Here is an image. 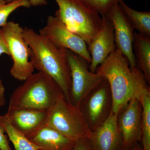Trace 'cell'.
<instances>
[{"instance_id": "9", "label": "cell", "mask_w": 150, "mask_h": 150, "mask_svg": "<svg viewBox=\"0 0 150 150\" xmlns=\"http://www.w3.org/2000/svg\"><path fill=\"white\" fill-rule=\"evenodd\" d=\"M39 33L58 47L70 50L82 56L90 64L91 56L85 41L67 29L56 16L48 17L46 25L39 30Z\"/></svg>"}, {"instance_id": "3", "label": "cell", "mask_w": 150, "mask_h": 150, "mask_svg": "<svg viewBox=\"0 0 150 150\" xmlns=\"http://www.w3.org/2000/svg\"><path fill=\"white\" fill-rule=\"evenodd\" d=\"M63 92L48 75L33 73L12 93L8 110L33 109L48 110L56 103Z\"/></svg>"}, {"instance_id": "17", "label": "cell", "mask_w": 150, "mask_h": 150, "mask_svg": "<svg viewBox=\"0 0 150 150\" xmlns=\"http://www.w3.org/2000/svg\"><path fill=\"white\" fill-rule=\"evenodd\" d=\"M121 9L134 29L139 33L150 36V11H139L133 9L122 1L119 3Z\"/></svg>"}, {"instance_id": "15", "label": "cell", "mask_w": 150, "mask_h": 150, "mask_svg": "<svg viewBox=\"0 0 150 150\" xmlns=\"http://www.w3.org/2000/svg\"><path fill=\"white\" fill-rule=\"evenodd\" d=\"M28 138L41 147L39 150H71L76 143L46 124Z\"/></svg>"}, {"instance_id": "25", "label": "cell", "mask_w": 150, "mask_h": 150, "mask_svg": "<svg viewBox=\"0 0 150 150\" xmlns=\"http://www.w3.org/2000/svg\"><path fill=\"white\" fill-rule=\"evenodd\" d=\"M5 88L2 81L0 79V108L4 106L6 103Z\"/></svg>"}, {"instance_id": "11", "label": "cell", "mask_w": 150, "mask_h": 150, "mask_svg": "<svg viewBox=\"0 0 150 150\" xmlns=\"http://www.w3.org/2000/svg\"><path fill=\"white\" fill-rule=\"evenodd\" d=\"M105 17L113 25L116 49L128 59L130 68L137 67L133 49L134 29L119 4L115 5Z\"/></svg>"}, {"instance_id": "21", "label": "cell", "mask_w": 150, "mask_h": 150, "mask_svg": "<svg viewBox=\"0 0 150 150\" xmlns=\"http://www.w3.org/2000/svg\"><path fill=\"white\" fill-rule=\"evenodd\" d=\"M91 10L102 16L105 17L112 8L123 0H81Z\"/></svg>"}, {"instance_id": "6", "label": "cell", "mask_w": 150, "mask_h": 150, "mask_svg": "<svg viewBox=\"0 0 150 150\" xmlns=\"http://www.w3.org/2000/svg\"><path fill=\"white\" fill-rule=\"evenodd\" d=\"M1 29L13 62L10 74L17 80L24 81L35 69L31 60V49L23 38V28L17 23L10 21Z\"/></svg>"}, {"instance_id": "27", "label": "cell", "mask_w": 150, "mask_h": 150, "mask_svg": "<svg viewBox=\"0 0 150 150\" xmlns=\"http://www.w3.org/2000/svg\"><path fill=\"white\" fill-rule=\"evenodd\" d=\"M129 150H143L142 144L138 143L135 146Z\"/></svg>"}, {"instance_id": "23", "label": "cell", "mask_w": 150, "mask_h": 150, "mask_svg": "<svg viewBox=\"0 0 150 150\" xmlns=\"http://www.w3.org/2000/svg\"><path fill=\"white\" fill-rule=\"evenodd\" d=\"M71 150H93L88 139L79 140L76 143Z\"/></svg>"}, {"instance_id": "10", "label": "cell", "mask_w": 150, "mask_h": 150, "mask_svg": "<svg viewBox=\"0 0 150 150\" xmlns=\"http://www.w3.org/2000/svg\"><path fill=\"white\" fill-rule=\"evenodd\" d=\"M142 107L137 98L130 100L117 114V124L122 138V150H129L141 140Z\"/></svg>"}, {"instance_id": "8", "label": "cell", "mask_w": 150, "mask_h": 150, "mask_svg": "<svg viewBox=\"0 0 150 150\" xmlns=\"http://www.w3.org/2000/svg\"><path fill=\"white\" fill-rule=\"evenodd\" d=\"M79 107L92 131L100 126L112 112V95L107 80L104 78Z\"/></svg>"}, {"instance_id": "26", "label": "cell", "mask_w": 150, "mask_h": 150, "mask_svg": "<svg viewBox=\"0 0 150 150\" xmlns=\"http://www.w3.org/2000/svg\"><path fill=\"white\" fill-rule=\"evenodd\" d=\"M13 0H6L7 3H10ZM30 4L31 6H36L46 5L47 4L46 0H29Z\"/></svg>"}, {"instance_id": "12", "label": "cell", "mask_w": 150, "mask_h": 150, "mask_svg": "<svg viewBox=\"0 0 150 150\" xmlns=\"http://www.w3.org/2000/svg\"><path fill=\"white\" fill-rule=\"evenodd\" d=\"M103 27L88 45L91 62L89 70L96 73V69L116 50L114 28L110 21L105 17Z\"/></svg>"}, {"instance_id": "13", "label": "cell", "mask_w": 150, "mask_h": 150, "mask_svg": "<svg viewBox=\"0 0 150 150\" xmlns=\"http://www.w3.org/2000/svg\"><path fill=\"white\" fill-rule=\"evenodd\" d=\"M48 110L21 109L8 110L2 118L27 138L46 124Z\"/></svg>"}, {"instance_id": "22", "label": "cell", "mask_w": 150, "mask_h": 150, "mask_svg": "<svg viewBox=\"0 0 150 150\" xmlns=\"http://www.w3.org/2000/svg\"><path fill=\"white\" fill-rule=\"evenodd\" d=\"M0 119V150H12Z\"/></svg>"}, {"instance_id": "24", "label": "cell", "mask_w": 150, "mask_h": 150, "mask_svg": "<svg viewBox=\"0 0 150 150\" xmlns=\"http://www.w3.org/2000/svg\"><path fill=\"white\" fill-rule=\"evenodd\" d=\"M6 54L10 56V53L6 43L1 28H0V56L2 54Z\"/></svg>"}, {"instance_id": "20", "label": "cell", "mask_w": 150, "mask_h": 150, "mask_svg": "<svg viewBox=\"0 0 150 150\" xmlns=\"http://www.w3.org/2000/svg\"><path fill=\"white\" fill-rule=\"evenodd\" d=\"M30 6L29 0H13L8 3L6 0H0V27H2L7 24L10 15L17 9L21 7Z\"/></svg>"}, {"instance_id": "7", "label": "cell", "mask_w": 150, "mask_h": 150, "mask_svg": "<svg viewBox=\"0 0 150 150\" xmlns=\"http://www.w3.org/2000/svg\"><path fill=\"white\" fill-rule=\"evenodd\" d=\"M67 56L71 78L70 101L79 107L86 96L104 78L98 73L91 71L89 63L82 56L68 49Z\"/></svg>"}, {"instance_id": "19", "label": "cell", "mask_w": 150, "mask_h": 150, "mask_svg": "<svg viewBox=\"0 0 150 150\" xmlns=\"http://www.w3.org/2000/svg\"><path fill=\"white\" fill-rule=\"evenodd\" d=\"M142 107L141 140L143 150H150V92L144 94L139 100Z\"/></svg>"}, {"instance_id": "2", "label": "cell", "mask_w": 150, "mask_h": 150, "mask_svg": "<svg viewBox=\"0 0 150 150\" xmlns=\"http://www.w3.org/2000/svg\"><path fill=\"white\" fill-rule=\"evenodd\" d=\"M23 34L31 49V60L34 69L52 78L62 90L67 101L71 102V78L67 49L56 46L31 28H25Z\"/></svg>"}, {"instance_id": "14", "label": "cell", "mask_w": 150, "mask_h": 150, "mask_svg": "<svg viewBox=\"0 0 150 150\" xmlns=\"http://www.w3.org/2000/svg\"><path fill=\"white\" fill-rule=\"evenodd\" d=\"M89 140L93 150H122L123 138L117 124V113L111 112L100 126L92 131Z\"/></svg>"}, {"instance_id": "16", "label": "cell", "mask_w": 150, "mask_h": 150, "mask_svg": "<svg viewBox=\"0 0 150 150\" xmlns=\"http://www.w3.org/2000/svg\"><path fill=\"white\" fill-rule=\"evenodd\" d=\"M133 49L137 67L144 75L147 83L150 82V36L135 33Z\"/></svg>"}, {"instance_id": "1", "label": "cell", "mask_w": 150, "mask_h": 150, "mask_svg": "<svg viewBox=\"0 0 150 150\" xmlns=\"http://www.w3.org/2000/svg\"><path fill=\"white\" fill-rule=\"evenodd\" d=\"M129 61L115 50L96 69V72L107 80L111 91L112 112L117 113L133 98L139 100L150 92L143 73L138 68H130Z\"/></svg>"}, {"instance_id": "5", "label": "cell", "mask_w": 150, "mask_h": 150, "mask_svg": "<svg viewBox=\"0 0 150 150\" xmlns=\"http://www.w3.org/2000/svg\"><path fill=\"white\" fill-rule=\"evenodd\" d=\"M46 125L76 142L91 137L92 131L79 107L67 101L64 95L48 110Z\"/></svg>"}, {"instance_id": "18", "label": "cell", "mask_w": 150, "mask_h": 150, "mask_svg": "<svg viewBox=\"0 0 150 150\" xmlns=\"http://www.w3.org/2000/svg\"><path fill=\"white\" fill-rule=\"evenodd\" d=\"M1 123L9 139L12 143L15 150H39L41 147L31 142L24 134L15 129L0 115Z\"/></svg>"}, {"instance_id": "4", "label": "cell", "mask_w": 150, "mask_h": 150, "mask_svg": "<svg viewBox=\"0 0 150 150\" xmlns=\"http://www.w3.org/2000/svg\"><path fill=\"white\" fill-rule=\"evenodd\" d=\"M55 1L59 6L55 16L88 45L103 27L104 17L88 8L81 0Z\"/></svg>"}]
</instances>
